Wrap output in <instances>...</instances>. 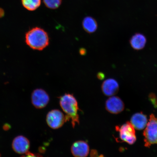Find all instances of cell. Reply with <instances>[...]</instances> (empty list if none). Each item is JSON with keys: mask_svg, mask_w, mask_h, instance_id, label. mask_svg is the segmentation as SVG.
<instances>
[{"mask_svg": "<svg viewBox=\"0 0 157 157\" xmlns=\"http://www.w3.org/2000/svg\"><path fill=\"white\" fill-rule=\"evenodd\" d=\"M45 6L48 8L56 9L62 4V0H43Z\"/></svg>", "mask_w": 157, "mask_h": 157, "instance_id": "15", "label": "cell"}, {"mask_svg": "<svg viewBox=\"0 0 157 157\" xmlns=\"http://www.w3.org/2000/svg\"><path fill=\"white\" fill-rule=\"evenodd\" d=\"M135 129L132 124L129 122L125 123L120 127H116V130L119 132L121 140L131 145L134 144L136 140Z\"/></svg>", "mask_w": 157, "mask_h": 157, "instance_id": "4", "label": "cell"}, {"mask_svg": "<svg viewBox=\"0 0 157 157\" xmlns=\"http://www.w3.org/2000/svg\"><path fill=\"white\" fill-rule=\"evenodd\" d=\"M146 42V37L140 33L133 35L130 41L131 47L136 50H140L144 48Z\"/></svg>", "mask_w": 157, "mask_h": 157, "instance_id": "12", "label": "cell"}, {"mask_svg": "<svg viewBox=\"0 0 157 157\" xmlns=\"http://www.w3.org/2000/svg\"><path fill=\"white\" fill-rule=\"evenodd\" d=\"M102 91L105 96L111 97L116 94L119 91L118 83L113 78H109L104 81L101 86Z\"/></svg>", "mask_w": 157, "mask_h": 157, "instance_id": "10", "label": "cell"}, {"mask_svg": "<svg viewBox=\"0 0 157 157\" xmlns=\"http://www.w3.org/2000/svg\"><path fill=\"white\" fill-rule=\"evenodd\" d=\"M4 14V11L2 9H0V17L3 16Z\"/></svg>", "mask_w": 157, "mask_h": 157, "instance_id": "20", "label": "cell"}, {"mask_svg": "<svg viewBox=\"0 0 157 157\" xmlns=\"http://www.w3.org/2000/svg\"><path fill=\"white\" fill-rule=\"evenodd\" d=\"M131 123L135 128L139 130H142L146 127L148 120L146 115L142 113H137L131 117Z\"/></svg>", "mask_w": 157, "mask_h": 157, "instance_id": "11", "label": "cell"}, {"mask_svg": "<svg viewBox=\"0 0 157 157\" xmlns=\"http://www.w3.org/2000/svg\"><path fill=\"white\" fill-rule=\"evenodd\" d=\"M31 100L33 105L35 108L41 109L48 105L50 101V98L44 90L37 89L33 92Z\"/></svg>", "mask_w": 157, "mask_h": 157, "instance_id": "6", "label": "cell"}, {"mask_svg": "<svg viewBox=\"0 0 157 157\" xmlns=\"http://www.w3.org/2000/svg\"><path fill=\"white\" fill-rule=\"evenodd\" d=\"M98 155L97 151L95 150H92L90 153V156L91 157H96Z\"/></svg>", "mask_w": 157, "mask_h": 157, "instance_id": "17", "label": "cell"}, {"mask_svg": "<svg viewBox=\"0 0 157 157\" xmlns=\"http://www.w3.org/2000/svg\"><path fill=\"white\" fill-rule=\"evenodd\" d=\"M90 148L87 142L84 141L79 140L74 142L71 147V152L75 157H84L89 154Z\"/></svg>", "mask_w": 157, "mask_h": 157, "instance_id": "9", "label": "cell"}, {"mask_svg": "<svg viewBox=\"0 0 157 157\" xmlns=\"http://www.w3.org/2000/svg\"><path fill=\"white\" fill-rule=\"evenodd\" d=\"M80 54L82 55H84L86 53V50L82 48L80 50Z\"/></svg>", "mask_w": 157, "mask_h": 157, "instance_id": "19", "label": "cell"}, {"mask_svg": "<svg viewBox=\"0 0 157 157\" xmlns=\"http://www.w3.org/2000/svg\"><path fill=\"white\" fill-rule=\"evenodd\" d=\"M97 77L98 79L102 80L105 78V74L101 72H99L97 75Z\"/></svg>", "mask_w": 157, "mask_h": 157, "instance_id": "18", "label": "cell"}, {"mask_svg": "<svg viewBox=\"0 0 157 157\" xmlns=\"http://www.w3.org/2000/svg\"><path fill=\"white\" fill-rule=\"evenodd\" d=\"M47 124L53 129L59 128L66 122V117L58 109H54L49 112L46 117Z\"/></svg>", "mask_w": 157, "mask_h": 157, "instance_id": "5", "label": "cell"}, {"mask_svg": "<svg viewBox=\"0 0 157 157\" xmlns=\"http://www.w3.org/2000/svg\"><path fill=\"white\" fill-rule=\"evenodd\" d=\"M29 142L26 137L19 136L13 140L12 147L13 150L17 154H22L28 152L29 148Z\"/></svg>", "mask_w": 157, "mask_h": 157, "instance_id": "8", "label": "cell"}, {"mask_svg": "<svg viewBox=\"0 0 157 157\" xmlns=\"http://www.w3.org/2000/svg\"><path fill=\"white\" fill-rule=\"evenodd\" d=\"M143 135L145 147H150L153 144H157V118L154 115H150Z\"/></svg>", "mask_w": 157, "mask_h": 157, "instance_id": "3", "label": "cell"}, {"mask_svg": "<svg viewBox=\"0 0 157 157\" xmlns=\"http://www.w3.org/2000/svg\"><path fill=\"white\" fill-rule=\"evenodd\" d=\"M25 42L31 48L41 51L49 44L48 35L44 29L35 27L29 31L25 35Z\"/></svg>", "mask_w": 157, "mask_h": 157, "instance_id": "2", "label": "cell"}, {"mask_svg": "<svg viewBox=\"0 0 157 157\" xmlns=\"http://www.w3.org/2000/svg\"><path fill=\"white\" fill-rule=\"evenodd\" d=\"M149 99L155 108H157V97L154 94H151L149 96Z\"/></svg>", "mask_w": 157, "mask_h": 157, "instance_id": "16", "label": "cell"}, {"mask_svg": "<svg viewBox=\"0 0 157 157\" xmlns=\"http://www.w3.org/2000/svg\"><path fill=\"white\" fill-rule=\"evenodd\" d=\"M82 26L86 32L92 34L96 31L98 29V23L96 20L91 17H85L82 21Z\"/></svg>", "mask_w": 157, "mask_h": 157, "instance_id": "13", "label": "cell"}, {"mask_svg": "<svg viewBox=\"0 0 157 157\" xmlns=\"http://www.w3.org/2000/svg\"><path fill=\"white\" fill-rule=\"evenodd\" d=\"M22 5L25 9L33 11L36 10L41 5V0H21Z\"/></svg>", "mask_w": 157, "mask_h": 157, "instance_id": "14", "label": "cell"}, {"mask_svg": "<svg viewBox=\"0 0 157 157\" xmlns=\"http://www.w3.org/2000/svg\"><path fill=\"white\" fill-rule=\"evenodd\" d=\"M106 109L109 113L118 114L121 112L124 109V105L120 98L111 96L106 101Z\"/></svg>", "mask_w": 157, "mask_h": 157, "instance_id": "7", "label": "cell"}, {"mask_svg": "<svg viewBox=\"0 0 157 157\" xmlns=\"http://www.w3.org/2000/svg\"><path fill=\"white\" fill-rule=\"evenodd\" d=\"M60 105L63 110L66 114V121L71 119L72 127L74 128L76 123L79 124L78 107V101L72 94H66L60 99Z\"/></svg>", "mask_w": 157, "mask_h": 157, "instance_id": "1", "label": "cell"}]
</instances>
